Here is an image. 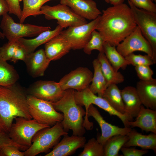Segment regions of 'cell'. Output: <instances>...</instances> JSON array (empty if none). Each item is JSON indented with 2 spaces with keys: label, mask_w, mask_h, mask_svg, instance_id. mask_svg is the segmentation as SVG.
Listing matches in <instances>:
<instances>
[{
  "label": "cell",
  "mask_w": 156,
  "mask_h": 156,
  "mask_svg": "<svg viewBox=\"0 0 156 156\" xmlns=\"http://www.w3.org/2000/svg\"><path fill=\"white\" fill-rule=\"evenodd\" d=\"M120 150L124 156H142L148 152L147 150H139L135 148L124 146Z\"/></svg>",
  "instance_id": "41"
},
{
  "label": "cell",
  "mask_w": 156,
  "mask_h": 156,
  "mask_svg": "<svg viewBox=\"0 0 156 156\" xmlns=\"http://www.w3.org/2000/svg\"><path fill=\"white\" fill-rule=\"evenodd\" d=\"M5 145H11L18 148L20 150L25 151L28 148L19 145L13 141L8 133L0 132V147Z\"/></svg>",
  "instance_id": "39"
},
{
  "label": "cell",
  "mask_w": 156,
  "mask_h": 156,
  "mask_svg": "<svg viewBox=\"0 0 156 156\" xmlns=\"http://www.w3.org/2000/svg\"><path fill=\"white\" fill-rule=\"evenodd\" d=\"M137 26L130 7L123 3L103 10L95 30L105 42L116 47Z\"/></svg>",
  "instance_id": "1"
},
{
  "label": "cell",
  "mask_w": 156,
  "mask_h": 156,
  "mask_svg": "<svg viewBox=\"0 0 156 156\" xmlns=\"http://www.w3.org/2000/svg\"><path fill=\"white\" fill-rule=\"evenodd\" d=\"M19 44L16 41L8 42L0 47V56L4 60H10Z\"/></svg>",
  "instance_id": "35"
},
{
  "label": "cell",
  "mask_w": 156,
  "mask_h": 156,
  "mask_svg": "<svg viewBox=\"0 0 156 156\" xmlns=\"http://www.w3.org/2000/svg\"><path fill=\"white\" fill-rule=\"evenodd\" d=\"M130 65L135 66L141 65L151 66L154 64L152 57L146 54L142 55L131 53L125 57Z\"/></svg>",
  "instance_id": "34"
},
{
  "label": "cell",
  "mask_w": 156,
  "mask_h": 156,
  "mask_svg": "<svg viewBox=\"0 0 156 156\" xmlns=\"http://www.w3.org/2000/svg\"><path fill=\"white\" fill-rule=\"evenodd\" d=\"M51 61L47 57L44 50L41 49L28 54L24 62L29 73L36 77L44 75Z\"/></svg>",
  "instance_id": "18"
},
{
  "label": "cell",
  "mask_w": 156,
  "mask_h": 156,
  "mask_svg": "<svg viewBox=\"0 0 156 156\" xmlns=\"http://www.w3.org/2000/svg\"><path fill=\"white\" fill-rule=\"evenodd\" d=\"M137 76L140 80L146 81L151 79L153 78V70L149 66L141 65L135 67Z\"/></svg>",
  "instance_id": "36"
},
{
  "label": "cell",
  "mask_w": 156,
  "mask_h": 156,
  "mask_svg": "<svg viewBox=\"0 0 156 156\" xmlns=\"http://www.w3.org/2000/svg\"><path fill=\"white\" fill-rule=\"evenodd\" d=\"M2 16L0 27L3 35L8 41H16L23 37L37 36L41 33L51 29L49 26L16 23L7 13Z\"/></svg>",
  "instance_id": "8"
},
{
  "label": "cell",
  "mask_w": 156,
  "mask_h": 156,
  "mask_svg": "<svg viewBox=\"0 0 156 156\" xmlns=\"http://www.w3.org/2000/svg\"><path fill=\"white\" fill-rule=\"evenodd\" d=\"M137 25L150 43L153 52L152 59L156 63V13L138 8L128 0Z\"/></svg>",
  "instance_id": "7"
},
{
  "label": "cell",
  "mask_w": 156,
  "mask_h": 156,
  "mask_svg": "<svg viewBox=\"0 0 156 156\" xmlns=\"http://www.w3.org/2000/svg\"><path fill=\"white\" fill-rule=\"evenodd\" d=\"M88 23L75 27H68L60 34L70 44L74 50L83 49L90 39L92 31L95 29L100 18Z\"/></svg>",
  "instance_id": "11"
},
{
  "label": "cell",
  "mask_w": 156,
  "mask_h": 156,
  "mask_svg": "<svg viewBox=\"0 0 156 156\" xmlns=\"http://www.w3.org/2000/svg\"><path fill=\"white\" fill-rule=\"evenodd\" d=\"M135 88L142 104L146 108L156 110V79L140 80Z\"/></svg>",
  "instance_id": "19"
},
{
  "label": "cell",
  "mask_w": 156,
  "mask_h": 156,
  "mask_svg": "<svg viewBox=\"0 0 156 156\" xmlns=\"http://www.w3.org/2000/svg\"><path fill=\"white\" fill-rule=\"evenodd\" d=\"M9 7V13L16 15L20 19L22 13L20 5V0H5Z\"/></svg>",
  "instance_id": "40"
},
{
  "label": "cell",
  "mask_w": 156,
  "mask_h": 156,
  "mask_svg": "<svg viewBox=\"0 0 156 156\" xmlns=\"http://www.w3.org/2000/svg\"><path fill=\"white\" fill-rule=\"evenodd\" d=\"M97 58L100 63L107 87L111 84L117 85L124 81V77L123 75L114 70L103 52H99Z\"/></svg>",
  "instance_id": "25"
},
{
  "label": "cell",
  "mask_w": 156,
  "mask_h": 156,
  "mask_svg": "<svg viewBox=\"0 0 156 156\" xmlns=\"http://www.w3.org/2000/svg\"><path fill=\"white\" fill-rule=\"evenodd\" d=\"M17 117L32 118L29 111L27 96L15 84L9 87L0 86V124L2 132L8 133L14 120Z\"/></svg>",
  "instance_id": "2"
},
{
  "label": "cell",
  "mask_w": 156,
  "mask_h": 156,
  "mask_svg": "<svg viewBox=\"0 0 156 156\" xmlns=\"http://www.w3.org/2000/svg\"><path fill=\"white\" fill-rule=\"evenodd\" d=\"M27 54L25 50L19 44V46L10 61L14 63H15L19 60L24 62Z\"/></svg>",
  "instance_id": "42"
},
{
  "label": "cell",
  "mask_w": 156,
  "mask_h": 156,
  "mask_svg": "<svg viewBox=\"0 0 156 156\" xmlns=\"http://www.w3.org/2000/svg\"><path fill=\"white\" fill-rule=\"evenodd\" d=\"M134 121H129L130 127H138L147 132L156 134V110L145 108L142 105Z\"/></svg>",
  "instance_id": "21"
},
{
  "label": "cell",
  "mask_w": 156,
  "mask_h": 156,
  "mask_svg": "<svg viewBox=\"0 0 156 156\" xmlns=\"http://www.w3.org/2000/svg\"><path fill=\"white\" fill-rule=\"evenodd\" d=\"M17 147L5 145L0 147V156H24V152H21Z\"/></svg>",
  "instance_id": "38"
},
{
  "label": "cell",
  "mask_w": 156,
  "mask_h": 156,
  "mask_svg": "<svg viewBox=\"0 0 156 156\" xmlns=\"http://www.w3.org/2000/svg\"><path fill=\"white\" fill-rule=\"evenodd\" d=\"M27 92L30 95L51 102L60 100L64 92L58 82L48 80L37 81L28 88Z\"/></svg>",
  "instance_id": "14"
},
{
  "label": "cell",
  "mask_w": 156,
  "mask_h": 156,
  "mask_svg": "<svg viewBox=\"0 0 156 156\" xmlns=\"http://www.w3.org/2000/svg\"><path fill=\"white\" fill-rule=\"evenodd\" d=\"M50 127L43 129L35 134L31 145L24 152L25 156H35L46 152L58 143L61 136L68 134L61 122Z\"/></svg>",
  "instance_id": "5"
},
{
  "label": "cell",
  "mask_w": 156,
  "mask_h": 156,
  "mask_svg": "<svg viewBox=\"0 0 156 156\" xmlns=\"http://www.w3.org/2000/svg\"><path fill=\"white\" fill-rule=\"evenodd\" d=\"M60 3L69 7L75 13L85 19L93 20L102 12L93 0H60Z\"/></svg>",
  "instance_id": "17"
},
{
  "label": "cell",
  "mask_w": 156,
  "mask_h": 156,
  "mask_svg": "<svg viewBox=\"0 0 156 156\" xmlns=\"http://www.w3.org/2000/svg\"><path fill=\"white\" fill-rule=\"evenodd\" d=\"M107 3H109V0H104Z\"/></svg>",
  "instance_id": "45"
},
{
  "label": "cell",
  "mask_w": 156,
  "mask_h": 156,
  "mask_svg": "<svg viewBox=\"0 0 156 156\" xmlns=\"http://www.w3.org/2000/svg\"><path fill=\"white\" fill-rule=\"evenodd\" d=\"M63 29L58 25L54 30L44 31L34 39H27L22 38L18 39L16 41L19 45L25 50L28 54L30 53L34 52L38 47L42 44H45L60 34Z\"/></svg>",
  "instance_id": "22"
},
{
  "label": "cell",
  "mask_w": 156,
  "mask_h": 156,
  "mask_svg": "<svg viewBox=\"0 0 156 156\" xmlns=\"http://www.w3.org/2000/svg\"><path fill=\"white\" fill-rule=\"evenodd\" d=\"M116 48L125 57L137 51L144 52L152 57L153 56L152 50L150 43L137 26L131 34L116 46Z\"/></svg>",
  "instance_id": "12"
},
{
  "label": "cell",
  "mask_w": 156,
  "mask_h": 156,
  "mask_svg": "<svg viewBox=\"0 0 156 156\" xmlns=\"http://www.w3.org/2000/svg\"><path fill=\"white\" fill-rule=\"evenodd\" d=\"M44 48L46 55L51 61L60 59L72 49L69 42L60 33L46 43Z\"/></svg>",
  "instance_id": "20"
},
{
  "label": "cell",
  "mask_w": 156,
  "mask_h": 156,
  "mask_svg": "<svg viewBox=\"0 0 156 156\" xmlns=\"http://www.w3.org/2000/svg\"><path fill=\"white\" fill-rule=\"evenodd\" d=\"M52 0H23V8L20 23H23L25 19L29 16L36 17L42 14L41 7L46 3Z\"/></svg>",
  "instance_id": "31"
},
{
  "label": "cell",
  "mask_w": 156,
  "mask_h": 156,
  "mask_svg": "<svg viewBox=\"0 0 156 156\" xmlns=\"http://www.w3.org/2000/svg\"><path fill=\"white\" fill-rule=\"evenodd\" d=\"M75 90L69 89L64 91L62 97L59 101L51 102L54 109L63 114V119L61 122L64 129L68 132L72 130L73 135L83 136L85 133L83 127L86 111L76 102Z\"/></svg>",
  "instance_id": "3"
},
{
  "label": "cell",
  "mask_w": 156,
  "mask_h": 156,
  "mask_svg": "<svg viewBox=\"0 0 156 156\" xmlns=\"http://www.w3.org/2000/svg\"><path fill=\"white\" fill-rule=\"evenodd\" d=\"M116 47L105 42L103 52L114 70L118 71L120 68L125 69L129 63L117 50Z\"/></svg>",
  "instance_id": "27"
},
{
  "label": "cell",
  "mask_w": 156,
  "mask_h": 156,
  "mask_svg": "<svg viewBox=\"0 0 156 156\" xmlns=\"http://www.w3.org/2000/svg\"><path fill=\"white\" fill-rule=\"evenodd\" d=\"M29 113L32 118L40 124L53 126L63 120V115L57 111L51 102L27 96Z\"/></svg>",
  "instance_id": "9"
},
{
  "label": "cell",
  "mask_w": 156,
  "mask_h": 156,
  "mask_svg": "<svg viewBox=\"0 0 156 156\" xmlns=\"http://www.w3.org/2000/svg\"><path fill=\"white\" fill-rule=\"evenodd\" d=\"M19 78L13 66L0 56V86H11L16 83Z\"/></svg>",
  "instance_id": "29"
},
{
  "label": "cell",
  "mask_w": 156,
  "mask_h": 156,
  "mask_svg": "<svg viewBox=\"0 0 156 156\" xmlns=\"http://www.w3.org/2000/svg\"><path fill=\"white\" fill-rule=\"evenodd\" d=\"M105 42L99 32L94 30L91 33L90 39L83 49V51L88 55H90L94 50H98L99 52H103Z\"/></svg>",
  "instance_id": "32"
},
{
  "label": "cell",
  "mask_w": 156,
  "mask_h": 156,
  "mask_svg": "<svg viewBox=\"0 0 156 156\" xmlns=\"http://www.w3.org/2000/svg\"><path fill=\"white\" fill-rule=\"evenodd\" d=\"M94 70L91 83L89 88L94 94L102 97L107 88V82L102 72L101 65L97 58L92 62Z\"/></svg>",
  "instance_id": "26"
},
{
  "label": "cell",
  "mask_w": 156,
  "mask_h": 156,
  "mask_svg": "<svg viewBox=\"0 0 156 156\" xmlns=\"http://www.w3.org/2000/svg\"><path fill=\"white\" fill-rule=\"evenodd\" d=\"M128 139L127 135H117L110 138L103 145L104 156H121L119 151Z\"/></svg>",
  "instance_id": "30"
},
{
  "label": "cell",
  "mask_w": 156,
  "mask_h": 156,
  "mask_svg": "<svg viewBox=\"0 0 156 156\" xmlns=\"http://www.w3.org/2000/svg\"><path fill=\"white\" fill-rule=\"evenodd\" d=\"M153 1H154L155 2H156V0H152Z\"/></svg>",
  "instance_id": "47"
},
{
  "label": "cell",
  "mask_w": 156,
  "mask_h": 156,
  "mask_svg": "<svg viewBox=\"0 0 156 156\" xmlns=\"http://www.w3.org/2000/svg\"><path fill=\"white\" fill-rule=\"evenodd\" d=\"M127 135L129 139L123 146H138L143 150H152L156 153V134L144 135L131 129Z\"/></svg>",
  "instance_id": "24"
},
{
  "label": "cell",
  "mask_w": 156,
  "mask_h": 156,
  "mask_svg": "<svg viewBox=\"0 0 156 156\" xmlns=\"http://www.w3.org/2000/svg\"><path fill=\"white\" fill-rule=\"evenodd\" d=\"M102 97L117 112L122 114H125L121 90L116 84L109 86L105 90Z\"/></svg>",
  "instance_id": "28"
},
{
  "label": "cell",
  "mask_w": 156,
  "mask_h": 156,
  "mask_svg": "<svg viewBox=\"0 0 156 156\" xmlns=\"http://www.w3.org/2000/svg\"><path fill=\"white\" fill-rule=\"evenodd\" d=\"M0 132H2V130H1V127L0 124Z\"/></svg>",
  "instance_id": "46"
},
{
  "label": "cell",
  "mask_w": 156,
  "mask_h": 156,
  "mask_svg": "<svg viewBox=\"0 0 156 156\" xmlns=\"http://www.w3.org/2000/svg\"><path fill=\"white\" fill-rule=\"evenodd\" d=\"M109 3L113 5L123 3L124 0H109Z\"/></svg>",
  "instance_id": "44"
},
{
  "label": "cell",
  "mask_w": 156,
  "mask_h": 156,
  "mask_svg": "<svg viewBox=\"0 0 156 156\" xmlns=\"http://www.w3.org/2000/svg\"><path fill=\"white\" fill-rule=\"evenodd\" d=\"M9 12V7L5 0H0V16L7 13ZM5 36L0 30V38L3 39Z\"/></svg>",
  "instance_id": "43"
},
{
  "label": "cell",
  "mask_w": 156,
  "mask_h": 156,
  "mask_svg": "<svg viewBox=\"0 0 156 156\" xmlns=\"http://www.w3.org/2000/svg\"><path fill=\"white\" fill-rule=\"evenodd\" d=\"M74 95L76 103L81 106H84L85 107L86 114L83 125L86 129H90L93 125V123L89 121L87 115L88 108L91 104L97 105L107 112L111 116H117L122 121L125 127H130L129 122L132 121L126 114H122L117 112L105 99L93 93L89 87L81 91L75 90Z\"/></svg>",
  "instance_id": "4"
},
{
  "label": "cell",
  "mask_w": 156,
  "mask_h": 156,
  "mask_svg": "<svg viewBox=\"0 0 156 156\" xmlns=\"http://www.w3.org/2000/svg\"><path fill=\"white\" fill-rule=\"evenodd\" d=\"M14 119L15 122L12 123L8 133L9 136L16 143L28 148L31 145L32 139L38 131L51 127L40 124L34 119L17 117Z\"/></svg>",
  "instance_id": "6"
},
{
  "label": "cell",
  "mask_w": 156,
  "mask_h": 156,
  "mask_svg": "<svg viewBox=\"0 0 156 156\" xmlns=\"http://www.w3.org/2000/svg\"><path fill=\"white\" fill-rule=\"evenodd\" d=\"M41 10L45 19L57 20L58 25L63 29L88 23L86 19L77 14L69 7L61 3L53 6L43 5Z\"/></svg>",
  "instance_id": "10"
},
{
  "label": "cell",
  "mask_w": 156,
  "mask_h": 156,
  "mask_svg": "<svg viewBox=\"0 0 156 156\" xmlns=\"http://www.w3.org/2000/svg\"><path fill=\"white\" fill-rule=\"evenodd\" d=\"M136 7L156 13V5L152 0H129Z\"/></svg>",
  "instance_id": "37"
},
{
  "label": "cell",
  "mask_w": 156,
  "mask_h": 156,
  "mask_svg": "<svg viewBox=\"0 0 156 156\" xmlns=\"http://www.w3.org/2000/svg\"><path fill=\"white\" fill-rule=\"evenodd\" d=\"M87 115L88 118L90 116L93 117L99 124L101 133L96 139L103 146L111 137L117 135H127L131 129L130 127H120L107 122L93 104L90 105L89 107Z\"/></svg>",
  "instance_id": "15"
},
{
  "label": "cell",
  "mask_w": 156,
  "mask_h": 156,
  "mask_svg": "<svg viewBox=\"0 0 156 156\" xmlns=\"http://www.w3.org/2000/svg\"><path fill=\"white\" fill-rule=\"evenodd\" d=\"M93 75L88 68L79 67L65 75L58 83L64 91L71 89L81 91L89 87Z\"/></svg>",
  "instance_id": "13"
},
{
  "label": "cell",
  "mask_w": 156,
  "mask_h": 156,
  "mask_svg": "<svg viewBox=\"0 0 156 156\" xmlns=\"http://www.w3.org/2000/svg\"><path fill=\"white\" fill-rule=\"evenodd\" d=\"M124 103L125 114L133 121L142 105L135 87L127 86L121 90Z\"/></svg>",
  "instance_id": "23"
},
{
  "label": "cell",
  "mask_w": 156,
  "mask_h": 156,
  "mask_svg": "<svg viewBox=\"0 0 156 156\" xmlns=\"http://www.w3.org/2000/svg\"><path fill=\"white\" fill-rule=\"evenodd\" d=\"M83 151L79 156H104L103 146L94 138L85 143Z\"/></svg>",
  "instance_id": "33"
},
{
  "label": "cell",
  "mask_w": 156,
  "mask_h": 156,
  "mask_svg": "<svg viewBox=\"0 0 156 156\" xmlns=\"http://www.w3.org/2000/svg\"><path fill=\"white\" fill-rule=\"evenodd\" d=\"M65 135L62 140L57 143L53 150L45 156H68L71 155L78 148L83 147L86 142L83 136Z\"/></svg>",
  "instance_id": "16"
}]
</instances>
